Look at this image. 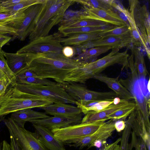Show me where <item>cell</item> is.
Returning <instances> with one entry per match:
<instances>
[{"label":"cell","instance_id":"8992f818","mask_svg":"<svg viewBox=\"0 0 150 150\" xmlns=\"http://www.w3.org/2000/svg\"><path fill=\"white\" fill-rule=\"evenodd\" d=\"M3 121L10 134L15 138L21 150H49L39 141L35 132L20 127L10 117Z\"/></svg>","mask_w":150,"mask_h":150},{"label":"cell","instance_id":"277c9868","mask_svg":"<svg viewBox=\"0 0 150 150\" xmlns=\"http://www.w3.org/2000/svg\"><path fill=\"white\" fill-rule=\"evenodd\" d=\"M53 103L47 99L22 92L15 86H11L0 96V116L20 110L40 108Z\"/></svg>","mask_w":150,"mask_h":150},{"label":"cell","instance_id":"60d3db41","mask_svg":"<svg viewBox=\"0 0 150 150\" xmlns=\"http://www.w3.org/2000/svg\"><path fill=\"white\" fill-rule=\"evenodd\" d=\"M11 83L6 77L0 79V95L2 96L5 92Z\"/></svg>","mask_w":150,"mask_h":150},{"label":"cell","instance_id":"c3c4849f","mask_svg":"<svg viewBox=\"0 0 150 150\" xmlns=\"http://www.w3.org/2000/svg\"><path fill=\"white\" fill-rule=\"evenodd\" d=\"M121 138L118 139L114 142L106 146L101 150H114L116 146L120 141Z\"/></svg>","mask_w":150,"mask_h":150},{"label":"cell","instance_id":"7c38bea8","mask_svg":"<svg viewBox=\"0 0 150 150\" xmlns=\"http://www.w3.org/2000/svg\"><path fill=\"white\" fill-rule=\"evenodd\" d=\"M126 88L133 96L135 101V107L142 113L144 118L147 132L150 133V124L149 121V112L148 110L149 100H148L143 94L139 80L134 82H130L126 86Z\"/></svg>","mask_w":150,"mask_h":150},{"label":"cell","instance_id":"f907efd6","mask_svg":"<svg viewBox=\"0 0 150 150\" xmlns=\"http://www.w3.org/2000/svg\"><path fill=\"white\" fill-rule=\"evenodd\" d=\"M4 77H6L3 72L0 69V79Z\"/></svg>","mask_w":150,"mask_h":150},{"label":"cell","instance_id":"5bb4252c","mask_svg":"<svg viewBox=\"0 0 150 150\" xmlns=\"http://www.w3.org/2000/svg\"><path fill=\"white\" fill-rule=\"evenodd\" d=\"M82 118L81 113L74 117H50L47 118L33 120L29 122L32 124L41 125L52 130L63 128L80 123Z\"/></svg>","mask_w":150,"mask_h":150},{"label":"cell","instance_id":"ac0fdd59","mask_svg":"<svg viewBox=\"0 0 150 150\" xmlns=\"http://www.w3.org/2000/svg\"><path fill=\"white\" fill-rule=\"evenodd\" d=\"M40 108L44 110L46 114L54 116L74 117L82 113L77 106L62 103H53Z\"/></svg>","mask_w":150,"mask_h":150},{"label":"cell","instance_id":"44dd1931","mask_svg":"<svg viewBox=\"0 0 150 150\" xmlns=\"http://www.w3.org/2000/svg\"><path fill=\"white\" fill-rule=\"evenodd\" d=\"M7 64L15 76L27 68L26 59L27 53H11L2 50Z\"/></svg>","mask_w":150,"mask_h":150},{"label":"cell","instance_id":"83f0119b","mask_svg":"<svg viewBox=\"0 0 150 150\" xmlns=\"http://www.w3.org/2000/svg\"><path fill=\"white\" fill-rule=\"evenodd\" d=\"M128 48L134 58V64L139 79H145L148 74L144 55L139 47L131 45Z\"/></svg>","mask_w":150,"mask_h":150},{"label":"cell","instance_id":"6da1fadb","mask_svg":"<svg viewBox=\"0 0 150 150\" xmlns=\"http://www.w3.org/2000/svg\"><path fill=\"white\" fill-rule=\"evenodd\" d=\"M26 64L28 69L38 77L52 79L62 84L65 79L83 63L64 56L62 52L27 53Z\"/></svg>","mask_w":150,"mask_h":150},{"label":"cell","instance_id":"d4e9b609","mask_svg":"<svg viewBox=\"0 0 150 150\" xmlns=\"http://www.w3.org/2000/svg\"><path fill=\"white\" fill-rule=\"evenodd\" d=\"M116 27L117 26L111 24L100 26L76 28H67L60 26L58 30L59 32L64 36L68 37L77 34L106 31L112 29Z\"/></svg>","mask_w":150,"mask_h":150},{"label":"cell","instance_id":"f6af8a7d","mask_svg":"<svg viewBox=\"0 0 150 150\" xmlns=\"http://www.w3.org/2000/svg\"><path fill=\"white\" fill-rule=\"evenodd\" d=\"M12 37L7 35V34L0 33V48H2L3 46L9 42Z\"/></svg>","mask_w":150,"mask_h":150},{"label":"cell","instance_id":"f546056e","mask_svg":"<svg viewBox=\"0 0 150 150\" xmlns=\"http://www.w3.org/2000/svg\"><path fill=\"white\" fill-rule=\"evenodd\" d=\"M83 5L84 7L95 8L105 10H111L113 0H74Z\"/></svg>","mask_w":150,"mask_h":150},{"label":"cell","instance_id":"4dcf8cb0","mask_svg":"<svg viewBox=\"0 0 150 150\" xmlns=\"http://www.w3.org/2000/svg\"><path fill=\"white\" fill-rule=\"evenodd\" d=\"M135 114V110H134L129 115L125 122V127L121 138L119 150H129V138L131 132V125Z\"/></svg>","mask_w":150,"mask_h":150},{"label":"cell","instance_id":"ab89813d","mask_svg":"<svg viewBox=\"0 0 150 150\" xmlns=\"http://www.w3.org/2000/svg\"><path fill=\"white\" fill-rule=\"evenodd\" d=\"M17 30H18L0 24V33L8 34L14 37H18Z\"/></svg>","mask_w":150,"mask_h":150},{"label":"cell","instance_id":"2e32d148","mask_svg":"<svg viewBox=\"0 0 150 150\" xmlns=\"http://www.w3.org/2000/svg\"><path fill=\"white\" fill-rule=\"evenodd\" d=\"M42 3L31 6L25 11V18L17 30V38L20 40H24L33 30L35 27V19Z\"/></svg>","mask_w":150,"mask_h":150},{"label":"cell","instance_id":"7a4b0ae2","mask_svg":"<svg viewBox=\"0 0 150 150\" xmlns=\"http://www.w3.org/2000/svg\"><path fill=\"white\" fill-rule=\"evenodd\" d=\"M74 0H44L35 19V27L29 36L30 41L48 35L52 28L62 20Z\"/></svg>","mask_w":150,"mask_h":150},{"label":"cell","instance_id":"d6a6232c","mask_svg":"<svg viewBox=\"0 0 150 150\" xmlns=\"http://www.w3.org/2000/svg\"><path fill=\"white\" fill-rule=\"evenodd\" d=\"M16 79L17 83L29 85H53L57 83L47 79L38 77H17Z\"/></svg>","mask_w":150,"mask_h":150},{"label":"cell","instance_id":"11a10c76","mask_svg":"<svg viewBox=\"0 0 150 150\" xmlns=\"http://www.w3.org/2000/svg\"><path fill=\"white\" fill-rule=\"evenodd\" d=\"M2 1V0H0V3Z\"/></svg>","mask_w":150,"mask_h":150},{"label":"cell","instance_id":"8fae6325","mask_svg":"<svg viewBox=\"0 0 150 150\" xmlns=\"http://www.w3.org/2000/svg\"><path fill=\"white\" fill-rule=\"evenodd\" d=\"M116 121L111 120L105 122L94 133L87 136L73 139L64 142L71 146L78 148L81 149L88 147V148L95 141L100 140L103 141L110 137L115 130V123Z\"/></svg>","mask_w":150,"mask_h":150},{"label":"cell","instance_id":"7dc6e473","mask_svg":"<svg viewBox=\"0 0 150 150\" xmlns=\"http://www.w3.org/2000/svg\"><path fill=\"white\" fill-rule=\"evenodd\" d=\"M10 146L11 150H21L19 146L16 139L12 135H10Z\"/></svg>","mask_w":150,"mask_h":150},{"label":"cell","instance_id":"ba28073f","mask_svg":"<svg viewBox=\"0 0 150 150\" xmlns=\"http://www.w3.org/2000/svg\"><path fill=\"white\" fill-rule=\"evenodd\" d=\"M130 12L137 28L147 47L150 49V13L145 5H141L137 0L129 1Z\"/></svg>","mask_w":150,"mask_h":150},{"label":"cell","instance_id":"b9f144b4","mask_svg":"<svg viewBox=\"0 0 150 150\" xmlns=\"http://www.w3.org/2000/svg\"><path fill=\"white\" fill-rule=\"evenodd\" d=\"M38 77L32 71L28 69V67L22 71L16 77Z\"/></svg>","mask_w":150,"mask_h":150},{"label":"cell","instance_id":"7402d4cb","mask_svg":"<svg viewBox=\"0 0 150 150\" xmlns=\"http://www.w3.org/2000/svg\"><path fill=\"white\" fill-rule=\"evenodd\" d=\"M135 114L133 120L131 128L137 136L140 137L144 141L146 147H150V134L147 131L145 121L141 111L135 107Z\"/></svg>","mask_w":150,"mask_h":150},{"label":"cell","instance_id":"db71d44e","mask_svg":"<svg viewBox=\"0 0 150 150\" xmlns=\"http://www.w3.org/2000/svg\"><path fill=\"white\" fill-rule=\"evenodd\" d=\"M1 48H0V51H1Z\"/></svg>","mask_w":150,"mask_h":150},{"label":"cell","instance_id":"1f68e13d","mask_svg":"<svg viewBox=\"0 0 150 150\" xmlns=\"http://www.w3.org/2000/svg\"><path fill=\"white\" fill-rule=\"evenodd\" d=\"M85 10H67L64 13L60 26H64L76 21L86 16Z\"/></svg>","mask_w":150,"mask_h":150},{"label":"cell","instance_id":"7bdbcfd3","mask_svg":"<svg viewBox=\"0 0 150 150\" xmlns=\"http://www.w3.org/2000/svg\"><path fill=\"white\" fill-rule=\"evenodd\" d=\"M62 53L65 57L71 58L74 55V51L73 48L69 46H66L63 47Z\"/></svg>","mask_w":150,"mask_h":150},{"label":"cell","instance_id":"9f6ffc18","mask_svg":"<svg viewBox=\"0 0 150 150\" xmlns=\"http://www.w3.org/2000/svg\"><path fill=\"white\" fill-rule=\"evenodd\" d=\"M1 96L0 95V96Z\"/></svg>","mask_w":150,"mask_h":150},{"label":"cell","instance_id":"ffe728a7","mask_svg":"<svg viewBox=\"0 0 150 150\" xmlns=\"http://www.w3.org/2000/svg\"><path fill=\"white\" fill-rule=\"evenodd\" d=\"M31 109H24L13 112L11 113L10 117L19 126L23 127L26 122L47 118L50 117L45 112L36 111Z\"/></svg>","mask_w":150,"mask_h":150},{"label":"cell","instance_id":"d6986e66","mask_svg":"<svg viewBox=\"0 0 150 150\" xmlns=\"http://www.w3.org/2000/svg\"><path fill=\"white\" fill-rule=\"evenodd\" d=\"M93 78L106 84L120 98L128 101L134 99L132 95L121 83L118 80V78L110 77L99 74L94 75Z\"/></svg>","mask_w":150,"mask_h":150},{"label":"cell","instance_id":"f35d334b","mask_svg":"<svg viewBox=\"0 0 150 150\" xmlns=\"http://www.w3.org/2000/svg\"><path fill=\"white\" fill-rule=\"evenodd\" d=\"M122 6L119 1L113 0L111 4V10L116 14L127 25L130 27L127 18L122 11Z\"/></svg>","mask_w":150,"mask_h":150},{"label":"cell","instance_id":"9a60e30c","mask_svg":"<svg viewBox=\"0 0 150 150\" xmlns=\"http://www.w3.org/2000/svg\"><path fill=\"white\" fill-rule=\"evenodd\" d=\"M84 8L86 15L83 18L103 21L116 26L126 25L123 21L111 10Z\"/></svg>","mask_w":150,"mask_h":150},{"label":"cell","instance_id":"8d00e7d4","mask_svg":"<svg viewBox=\"0 0 150 150\" xmlns=\"http://www.w3.org/2000/svg\"><path fill=\"white\" fill-rule=\"evenodd\" d=\"M129 35H130V27L127 25L117 26L111 30L102 31L99 34V35L101 37L109 35L124 36Z\"/></svg>","mask_w":150,"mask_h":150},{"label":"cell","instance_id":"4fadbf2b","mask_svg":"<svg viewBox=\"0 0 150 150\" xmlns=\"http://www.w3.org/2000/svg\"><path fill=\"white\" fill-rule=\"evenodd\" d=\"M133 102L117 98L112 104L98 112L89 111L82 118L81 123H91L99 121H105L108 119V116L114 112L125 108Z\"/></svg>","mask_w":150,"mask_h":150},{"label":"cell","instance_id":"74e56055","mask_svg":"<svg viewBox=\"0 0 150 150\" xmlns=\"http://www.w3.org/2000/svg\"><path fill=\"white\" fill-rule=\"evenodd\" d=\"M134 148L135 150H147L145 142L140 137L138 139L134 132L132 133V139L129 145V150Z\"/></svg>","mask_w":150,"mask_h":150},{"label":"cell","instance_id":"e0dca14e","mask_svg":"<svg viewBox=\"0 0 150 150\" xmlns=\"http://www.w3.org/2000/svg\"><path fill=\"white\" fill-rule=\"evenodd\" d=\"M39 141L49 150H66L64 144L54 136L51 130L45 127L32 124Z\"/></svg>","mask_w":150,"mask_h":150},{"label":"cell","instance_id":"bcb514c9","mask_svg":"<svg viewBox=\"0 0 150 150\" xmlns=\"http://www.w3.org/2000/svg\"><path fill=\"white\" fill-rule=\"evenodd\" d=\"M115 127L117 132H120L124 130L125 127V122L123 120H118L115 123Z\"/></svg>","mask_w":150,"mask_h":150},{"label":"cell","instance_id":"3957f363","mask_svg":"<svg viewBox=\"0 0 150 150\" xmlns=\"http://www.w3.org/2000/svg\"><path fill=\"white\" fill-rule=\"evenodd\" d=\"M112 49L108 54L100 59L92 62L83 63L70 74L69 76L70 80L75 83H85L94 75L100 74L108 67L115 64L122 66V69H127L129 56L127 50L120 52V50Z\"/></svg>","mask_w":150,"mask_h":150},{"label":"cell","instance_id":"f5cc1de1","mask_svg":"<svg viewBox=\"0 0 150 150\" xmlns=\"http://www.w3.org/2000/svg\"><path fill=\"white\" fill-rule=\"evenodd\" d=\"M2 143H0V150H1L2 148Z\"/></svg>","mask_w":150,"mask_h":150},{"label":"cell","instance_id":"52a82bcc","mask_svg":"<svg viewBox=\"0 0 150 150\" xmlns=\"http://www.w3.org/2000/svg\"><path fill=\"white\" fill-rule=\"evenodd\" d=\"M105 121L76 124L51 130L55 137L64 143L67 141L87 136L94 133Z\"/></svg>","mask_w":150,"mask_h":150},{"label":"cell","instance_id":"d590c367","mask_svg":"<svg viewBox=\"0 0 150 150\" xmlns=\"http://www.w3.org/2000/svg\"><path fill=\"white\" fill-rule=\"evenodd\" d=\"M135 107V103L132 102L131 105L118 110L109 115L108 117V119L114 121L124 120L133 111Z\"/></svg>","mask_w":150,"mask_h":150},{"label":"cell","instance_id":"9c48e42d","mask_svg":"<svg viewBox=\"0 0 150 150\" xmlns=\"http://www.w3.org/2000/svg\"><path fill=\"white\" fill-rule=\"evenodd\" d=\"M59 37L56 35H50L36 38L30 41L16 53L35 54L62 52L63 47L59 40Z\"/></svg>","mask_w":150,"mask_h":150},{"label":"cell","instance_id":"ee69618b","mask_svg":"<svg viewBox=\"0 0 150 150\" xmlns=\"http://www.w3.org/2000/svg\"><path fill=\"white\" fill-rule=\"evenodd\" d=\"M23 0H2L0 3V6L3 7H8L20 2Z\"/></svg>","mask_w":150,"mask_h":150},{"label":"cell","instance_id":"cb8c5ba5","mask_svg":"<svg viewBox=\"0 0 150 150\" xmlns=\"http://www.w3.org/2000/svg\"><path fill=\"white\" fill-rule=\"evenodd\" d=\"M102 31L82 33L72 35L66 38L59 37L61 44L65 46H75L89 41L96 40L101 37L100 33Z\"/></svg>","mask_w":150,"mask_h":150},{"label":"cell","instance_id":"484cf974","mask_svg":"<svg viewBox=\"0 0 150 150\" xmlns=\"http://www.w3.org/2000/svg\"><path fill=\"white\" fill-rule=\"evenodd\" d=\"M112 48L109 46H102L91 48L74 56L72 58L83 63H89L97 60L98 57Z\"/></svg>","mask_w":150,"mask_h":150},{"label":"cell","instance_id":"5b68a950","mask_svg":"<svg viewBox=\"0 0 150 150\" xmlns=\"http://www.w3.org/2000/svg\"><path fill=\"white\" fill-rule=\"evenodd\" d=\"M15 86L22 92L46 98L53 103L75 104L74 99L58 83L54 85L48 86L17 83Z\"/></svg>","mask_w":150,"mask_h":150},{"label":"cell","instance_id":"e575fe53","mask_svg":"<svg viewBox=\"0 0 150 150\" xmlns=\"http://www.w3.org/2000/svg\"><path fill=\"white\" fill-rule=\"evenodd\" d=\"M0 69L10 82L11 86H16L17 84L16 76L9 67L2 50L0 51Z\"/></svg>","mask_w":150,"mask_h":150},{"label":"cell","instance_id":"816d5d0a","mask_svg":"<svg viewBox=\"0 0 150 150\" xmlns=\"http://www.w3.org/2000/svg\"><path fill=\"white\" fill-rule=\"evenodd\" d=\"M119 146H117L115 148L114 150H119Z\"/></svg>","mask_w":150,"mask_h":150},{"label":"cell","instance_id":"681fc988","mask_svg":"<svg viewBox=\"0 0 150 150\" xmlns=\"http://www.w3.org/2000/svg\"><path fill=\"white\" fill-rule=\"evenodd\" d=\"M106 141H103L100 140H97L95 141L88 148H91L93 147H96V148H100L103 144L106 143Z\"/></svg>","mask_w":150,"mask_h":150},{"label":"cell","instance_id":"f1b7e54d","mask_svg":"<svg viewBox=\"0 0 150 150\" xmlns=\"http://www.w3.org/2000/svg\"><path fill=\"white\" fill-rule=\"evenodd\" d=\"M44 0H23L12 6L5 7L0 6V13H16L34 4L42 3Z\"/></svg>","mask_w":150,"mask_h":150},{"label":"cell","instance_id":"836d02e7","mask_svg":"<svg viewBox=\"0 0 150 150\" xmlns=\"http://www.w3.org/2000/svg\"><path fill=\"white\" fill-rule=\"evenodd\" d=\"M108 24L104 22L89 18H82L73 23L63 26L67 28H76L86 26H100Z\"/></svg>","mask_w":150,"mask_h":150},{"label":"cell","instance_id":"30bf717a","mask_svg":"<svg viewBox=\"0 0 150 150\" xmlns=\"http://www.w3.org/2000/svg\"><path fill=\"white\" fill-rule=\"evenodd\" d=\"M132 45L130 35L124 36L109 35L101 37L99 39L87 42L73 46L74 55H77L89 49L98 47L109 46L112 49L120 50L129 48Z\"/></svg>","mask_w":150,"mask_h":150},{"label":"cell","instance_id":"603a6c76","mask_svg":"<svg viewBox=\"0 0 150 150\" xmlns=\"http://www.w3.org/2000/svg\"><path fill=\"white\" fill-rule=\"evenodd\" d=\"M122 9L129 23L132 45L137 47L142 46L145 50L149 59L150 58V49L148 48L142 38L136 26L134 18L128 10L122 6Z\"/></svg>","mask_w":150,"mask_h":150},{"label":"cell","instance_id":"4316f807","mask_svg":"<svg viewBox=\"0 0 150 150\" xmlns=\"http://www.w3.org/2000/svg\"><path fill=\"white\" fill-rule=\"evenodd\" d=\"M25 9L14 14L0 13V24L18 30L25 18Z\"/></svg>","mask_w":150,"mask_h":150}]
</instances>
